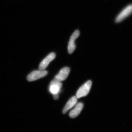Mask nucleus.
I'll return each mask as SVG.
<instances>
[{"label": "nucleus", "mask_w": 132, "mask_h": 132, "mask_svg": "<svg viewBox=\"0 0 132 132\" xmlns=\"http://www.w3.org/2000/svg\"><path fill=\"white\" fill-rule=\"evenodd\" d=\"M48 72L46 71H34L29 74L27 77V80L29 81H33L43 78L47 75Z\"/></svg>", "instance_id": "2"}, {"label": "nucleus", "mask_w": 132, "mask_h": 132, "mask_svg": "<svg viewBox=\"0 0 132 132\" xmlns=\"http://www.w3.org/2000/svg\"><path fill=\"white\" fill-rule=\"evenodd\" d=\"M54 98L55 100H57L59 99V96L58 95V94H53Z\"/></svg>", "instance_id": "10"}, {"label": "nucleus", "mask_w": 132, "mask_h": 132, "mask_svg": "<svg viewBox=\"0 0 132 132\" xmlns=\"http://www.w3.org/2000/svg\"><path fill=\"white\" fill-rule=\"evenodd\" d=\"M55 56L56 55L54 53H52L48 54L40 64L39 67V70L40 71L45 70L49 65V63L54 60Z\"/></svg>", "instance_id": "6"}, {"label": "nucleus", "mask_w": 132, "mask_h": 132, "mask_svg": "<svg viewBox=\"0 0 132 132\" xmlns=\"http://www.w3.org/2000/svg\"><path fill=\"white\" fill-rule=\"evenodd\" d=\"M77 102V98L76 96H73L71 98L66 104L64 108L62 113L65 114L70 109L72 108L76 104Z\"/></svg>", "instance_id": "9"}, {"label": "nucleus", "mask_w": 132, "mask_h": 132, "mask_svg": "<svg viewBox=\"0 0 132 132\" xmlns=\"http://www.w3.org/2000/svg\"><path fill=\"white\" fill-rule=\"evenodd\" d=\"M92 85V81L88 80L85 82L78 90L76 93V97L80 98L81 97L87 96L89 93Z\"/></svg>", "instance_id": "1"}, {"label": "nucleus", "mask_w": 132, "mask_h": 132, "mask_svg": "<svg viewBox=\"0 0 132 132\" xmlns=\"http://www.w3.org/2000/svg\"><path fill=\"white\" fill-rule=\"evenodd\" d=\"M62 86V83L60 81L55 79L51 82L49 86L50 92L53 94H58Z\"/></svg>", "instance_id": "5"}, {"label": "nucleus", "mask_w": 132, "mask_h": 132, "mask_svg": "<svg viewBox=\"0 0 132 132\" xmlns=\"http://www.w3.org/2000/svg\"><path fill=\"white\" fill-rule=\"evenodd\" d=\"M132 13V5H130L125 8L118 15L116 19V22L117 23L123 21L125 18Z\"/></svg>", "instance_id": "4"}, {"label": "nucleus", "mask_w": 132, "mask_h": 132, "mask_svg": "<svg viewBox=\"0 0 132 132\" xmlns=\"http://www.w3.org/2000/svg\"><path fill=\"white\" fill-rule=\"evenodd\" d=\"M70 68L65 67L62 69L59 72V74L55 76V79L60 81L65 80L70 73Z\"/></svg>", "instance_id": "7"}, {"label": "nucleus", "mask_w": 132, "mask_h": 132, "mask_svg": "<svg viewBox=\"0 0 132 132\" xmlns=\"http://www.w3.org/2000/svg\"><path fill=\"white\" fill-rule=\"evenodd\" d=\"M83 106V104L81 102L78 103L76 104L74 109L71 111L69 113V117L72 119L76 118L82 111Z\"/></svg>", "instance_id": "8"}, {"label": "nucleus", "mask_w": 132, "mask_h": 132, "mask_svg": "<svg viewBox=\"0 0 132 132\" xmlns=\"http://www.w3.org/2000/svg\"><path fill=\"white\" fill-rule=\"evenodd\" d=\"M79 31L77 30L75 31L71 36L68 43V52L69 54H72L75 50V40L79 36Z\"/></svg>", "instance_id": "3"}]
</instances>
